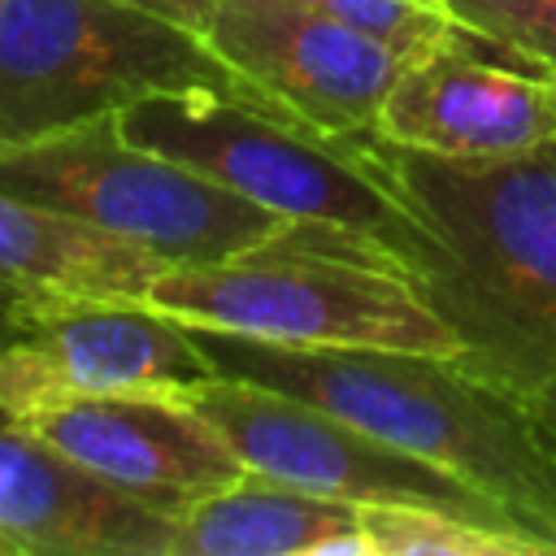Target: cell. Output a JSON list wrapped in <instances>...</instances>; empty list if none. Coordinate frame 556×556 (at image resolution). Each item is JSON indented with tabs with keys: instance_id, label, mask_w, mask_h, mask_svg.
Instances as JSON below:
<instances>
[{
	"instance_id": "obj_1",
	"label": "cell",
	"mask_w": 556,
	"mask_h": 556,
	"mask_svg": "<svg viewBox=\"0 0 556 556\" xmlns=\"http://www.w3.org/2000/svg\"><path fill=\"white\" fill-rule=\"evenodd\" d=\"M369 148L421 226L408 261L460 356L517 395L556 374V143L469 161Z\"/></svg>"
},
{
	"instance_id": "obj_2",
	"label": "cell",
	"mask_w": 556,
	"mask_h": 556,
	"mask_svg": "<svg viewBox=\"0 0 556 556\" xmlns=\"http://www.w3.org/2000/svg\"><path fill=\"white\" fill-rule=\"evenodd\" d=\"M213 374L308 400L365 434L430 460L556 543V473L517 391L465 356L391 348H295L191 326Z\"/></svg>"
},
{
	"instance_id": "obj_3",
	"label": "cell",
	"mask_w": 556,
	"mask_h": 556,
	"mask_svg": "<svg viewBox=\"0 0 556 556\" xmlns=\"http://www.w3.org/2000/svg\"><path fill=\"white\" fill-rule=\"evenodd\" d=\"M143 300L182 326L269 343L460 356V334L426 295L413 261L334 222L287 217L239 256L169 265Z\"/></svg>"
},
{
	"instance_id": "obj_4",
	"label": "cell",
	"mask_w": 556,
	"mask_h": 556,
	"mask_svg": "<svg viewBox=\"0 0 556 556\" xmlns=\"http://www.w3.org/2000/svg\"><path fill=\"white\" fill-rule=\"evenodd\" d=\"M169 91H217L278 113L204 35L148 9L122 0L0 4V143L70 130Z\"/></svg>"
},
{
	"instance_id": "obj_5",
	"label": "cell",
	"mask_w": 556,
	"mask_h": 556,
	"mask_svg": "<svg viewBox=\"0 0 556 556\" xmlns=\"http://www.w3.org/2000/svg\"><path fill=\"white\" fill-rule=\"evenodd\" d=\"M135 148L161 152L282 217L334 222L387 239L404 256L421 239L369 139H330L217 91H169L117 109Z\"/></svg>"
},
{
	"instance_id": "obj_6",
	"label": "cell",
	"mask_w": 556,
	"mask_h": 556,
	"mask_svg": "<svg viewBox=\"0 0 556 556\" xmlns=\"http://www.w3.org/2000/svg\"><path fill=\"white\" fill-rule=\"evenodd\" d=\"M0 191L130 239L169 265L239 256L287 222L191 165L135 148L117 113L0 143Z\"/></svg>"
},
{
	"instance_id": "obj_7",
	"label": "cell",
	"mask_w": 556,
	"mask_h": 556,
	"mask_svg": "<svg viewBox=\"0 0 556 556\" xmlns=\"http://www.w3.org/2000/svg\"><path fill=\"white\" fill-rule=\"evenodd\" d=\"M187 400L230 439V447L252 473L348 504H417L469 513L500 526H521L504 504L460 482L456 473L417 460L308 400L226 374L195 382Z\"/></svg>"
},
{
	"instance_id": "obj_8",
	"label": "cell",
	"mask_w": 556,
	"mask_h": 556,
	"mask_svg": "<svg viewBox=\"0 0 556 556\" xmlns=\"http://www.w3.org/2000/svg\"><path fill=\"white\" fill-rule=\"evenodd\" d=\"M204 378H213V365L191 326L143 295L35 291L26 330L0 348V417L30 421L78 395H187Z\"/></svg>"
},
{
	"instance_id": "obj_9",
	"label": "cell",
	"mask_w": 556,
	"mask_h": 556,
	"mask_svg": "<svg viewBox=\"0 0 556 556\" xmlns=\"http://www.w3.org/2000/svg\"><path fill=\"white\" fill-rule=\"evenodd\" d=\"M204 39L282 117L330 139L374 135L395 74L413 61L304 0H217Z\"/></svg>"
},
{
	"instance_id": "obj_10",
	"label": "cell",
	"mask_w": 556,
	"mask_h": 556,
	"mask_svg": "<svg viewBox=\"0 0 556 556\" xmlns=\"http://www.w3.org/2000/svg\"><path fill=\"white\" fill-rule=\"evenodd\" d=\"M378 135L456 161L534 152L556 143V78L456 26L395 74Z\"/></svg>"
},
{
	"instance_id": "obj_11",
	"label": "cell",
	"mask_w": 556,
	"mask_h": 556,
	"mask_svg": "<svg viewBox=\"0 0 556 556\" xmlns=\"http://www.w3.org/2000/svg\"><path fill=\"white\" fill-rule=\"evenodd\" d=\"M22 426L169 517L248 473L230 439L174 391L78 395Z\"/></svg>"
},
{
	"instance_id": "obj_12",
	"label": "cell",
	"mask_w": 556,
	"mask_h": 556,
	"mask_svg": "<svg viewBox=\"0 0 556 556\" xmlns=\"http://www.w3.org/2000/svg\"><path fill=\"white\" fill-rule=\"evenodd\" d=\"M0 534L17 556H178V517L4 417Z\"/></svg>"
},
{
	"instance_id": "obj_13",
	"label": "cell",
	"mask_w": 556,
	"mask_h": 556,
	"mask_svg": "<svg viewBox=\"0 0 556 556\" xmlns=\"http://www.w3.org/2000/svg\"><path fill=\"white\" fill-rule=\"evenodd\" d=\"M178 556H369L361 504L243 473L178 513Z\"/></svg>"
},
{
	"instance_id": "obj_14",
	"label": "cell",
	"mask_w": 556,
	"mask_h": 556,
	"mask_svg": "<svg viewBox=\"0 0 556 556\" xmlns=\"http://www.w3.org/2000/svg\"><path fill=\"white\" fill-rule=\"evenodd\" d=\"M165 269L169 261L130 239L0 191V278L13 287L148 295Z\"/></svg>"
},
{
	"instance_id": "obj_15",
	"label": "cell",
	"mask_w": 556,
	"mask_h": 556,
	"mask_svg": "<svg viewBox=\"0 0 556 556\" xmlns=\"http://www.w3.org/2000/svg\"><path fill=\"white\" fill-rule=\"evenodd\" d=\"M369 556H556V543L452 508L361 504Z\"/></svg>"
},
{
	"instance_id": "obj_16",
	"label": "cell",
	"mask_w": 556,
	"mask_h": 556,
	"mask_svg": "<svg viewBox=\"0 0 556 556\" xmlns=\"http://www.w3.org/2000/svg\"><path fill=\"white\" fill-rule=\"evenodd\" d=\"M452 22L556 78V0H443Z\"/></svg>"
},
{
	"instance_id": "obj_17",
	"label": "cell",
	"mask_w": 556,
	"mask_h": 556,
	"mask_svg": "<svg viewBox=\"0 0 556 556\" xmlns=\"http://www.w3.org/2000/svg\"><path fill=\"white\" fill-rule=\"evenodd\" d=\"M304 4L334 13L361 30H374L413 56L426 48H439L456 30L443 0H304Z\"/></svg>"
},
{
	"instance_id": "obj_18",
	"label": "cell",
	"mask_w": 556,
	"mask_h": 556,
	"mask_svg": "<svg viewBox=\"0 0 556 556\" xmlns=\"http://www.w3.org/2000/svg\"><path fill=\"white\" fill-rule=\"evenodd\" d=\"M521 404H526L530 430H534V439H539V447H543V456H547V465L556 473V374H547L534 387H526Z\"/></svg>"
},
{
	"instance_id": "obj_19",
	"label": "cell",
	"mask_w": 556,
	"mask_h": 556,
	"mask_svg": "<svg viewBox=\"0 0 556 556\" xmlns=\"http://www.w3.org/2000/svg\"><path fill=\"white\" fill-rule=\"evenodd\" d=\"M122 4L148 9V13H156V17H165V22H178V26L195 30V35L208 30L213 9H217V0H122Z\"/></svg>"
},
{
	"instance_id": "obj_20",
	"label": "cell",
	"mask_w": 556,
	"mask_h": 556,
	"mask_svg": "<svg viewBox=\"0 0 556 556\" xmlns=\"http://www.w3.org/2000/svg\"><path fill=\"white\" fill-rule=\"evenodd\" d=\"M30 295L26 287H13L0 278V348H9L22 330H26V313H30Z\"/></svg>"
},
{
	"instance_id": "obj_21",
	"label": "cell",
	"mask_w": 556,
	"mask_h": 556,
	"mask_svg": "<svg viewBox=\"0 0 556 556\" xmlns=\"http://www.w3.org/2000/svg\"><path fill=\"white\" fill-rule=\"evenodd\" d=\"M0 556H17V547H13V543H9L4 534H0Z\"/></svg>"
},
{
	"instance_id": "obj_22",
	"label": "cell",
	"mask_w": 556,
	"mask_h": 556,
	"mask_svg": "<svg viewBox=\"0 0 556 556\" xmlns=\"http://www.w3.org/2000/svg\"><path fill=\"white\" fill-rule=\"evenodd\" d=\"M0 4H4V0H0Z\"/></svg>"
}]
</instances>
